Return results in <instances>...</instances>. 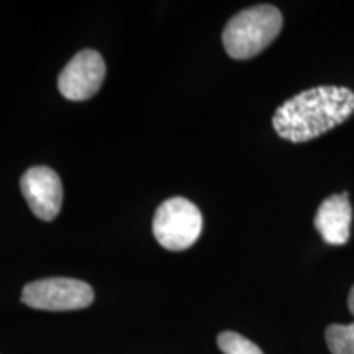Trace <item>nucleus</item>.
<instances>
[{"label": "nucleus", "instance_id": "nucleus-1", "mask_svg": "<svg viewBox=\"0 0 354 354\" xmlns=\"http://www.w3.org/2000/svg\"><path fill=\"white\" fill-rule=\"evenodd\" d=\"M354 113V92L342 86H318L286 100L272 117L274 130L292 143H305L342 125Z\"/></svg>", "mask_w": 354, "mask_h": 354}, {"label": "nucleus", "instance_id": "nucleus-2", "mask_svg": "<svg viewBox=\"0 0 354 354\" xmlns=\"http://www.w3.org/2000/svg\"><path fill=\"white\" fill-rule=\"evenodd\" d=\"M282 30V13L274 6L241 10L223 30V46L233 59H251L271 44Z\"/></svg>", "mask_w": 354, "mask_h": 354}, {"label": "nucleus", "instance_id": "nucleus-3", "mask_svg": "<svg viewBox=\"0 0 354 354\" xmlns=\"http://www.w3.org/2000/svg\"><path fill=\"white\" fill-rule=\"evenodd\" d=\"M203 218L196 203L184 197H172L158 207L153 233L159 245L169 251L187 250L198 240Z\"/></svg>", "mask_w": 354, "mask_h": 354}, {"label": "nucleus", "instance_id": "nucleus-4", "mask_svg": "<svg viewBox=\"0 0 354 354\" xmlns=\"http://www.w3.org/2000/svg\"><path fill=\"white\" fill-rule=\"evenodd\" d=\"M21 302L37 310L69 312L94 302V290L87 282L69 277H48L30 282L21 292Z\"/></svg>", "mask_w": 354, "mask_h": 354}, {"label": "nucleus", "instance_id": "nucleus-5", "mask_svg": "<svg viewBox=\"0 0 354 354\" xmlns=\"http://www.w3.org/2000/svg\"><path fill=\"white\" fill-rule=\"evenodd\" d=\"M105 79V61L95 50L79 51L57 77V88L68 100H87Z\"/></svg>", "mask_w": 354, "mask_h": 354}, {"label": "nucleus", "instance_id": "nucleus-6", "mask_svg": "<svg viewBox=\"0 0 354 354\" xmlns=\"http://www.w3.org/2000/svg\"><path fill=\"white\" fill-rule=\"evenodd\" d=\"M20 189L30 210L39 220H55L63 207V183L56 171L35 166L21 176Z\"/></svg>", "mask_w": 354, "mask_h": 354}, {"label": "nucleus", "instance_id": "nucleus-7", "mask_svg": "<svg viewBox=\"0 0 354 354\" xmlns=\"http://www.w3.org/2000/svg\"><path fill=\"white\" fill-rule=\"evenodd\" d=\"M353 209L348 192L335 194L322 202L315 215V228L328 245H346L351 236Z\"/></svg>", "mask_w": 354, "mask_h": 354}, {"label": "nucleus", "instance_id": "nucleus-8", "mask_svg": "<svg viewBox=\"0 0 354 354\" xmlns=\"http://www.w3.org/2000/svg\"><path fill=\"white\" fill-rule=\"evenodd\" d=\"M325 339L331 354H354V323L330 325L325 331Z\"/></svg>", "mask_w": 354, "mask_h": 354}, {"label": "nucleus", "instance_id": "nucleus-9", "mask_svg": "<svg viewBox=\"0 0 354 354\" xmlns=\"http://www.w3.org/2000/svg\"><path fill=\"white\" fill-rule=\"evenodd\" d=\"M218 348L223 354H264L258 344L234 331H223L216 338Z\"/></svg>", "mask_w": 354, "mask_h": 354}, {"label": "nucleus", "instance_id": "nucleus-10", "mask_svg": "<svg viewBox=\"0 0 354 354\" xmlns=\"http://www.w3.org/2000/svg\"><path fill=\"white\" fill-rule=\"evenodd\" d=\"M348 307H349V312H351V313H353V317H354V286H353L351 292H349V297H348Z\"/></svg>", "mask_w": 354, "mask_h": 354}]
</instances>
